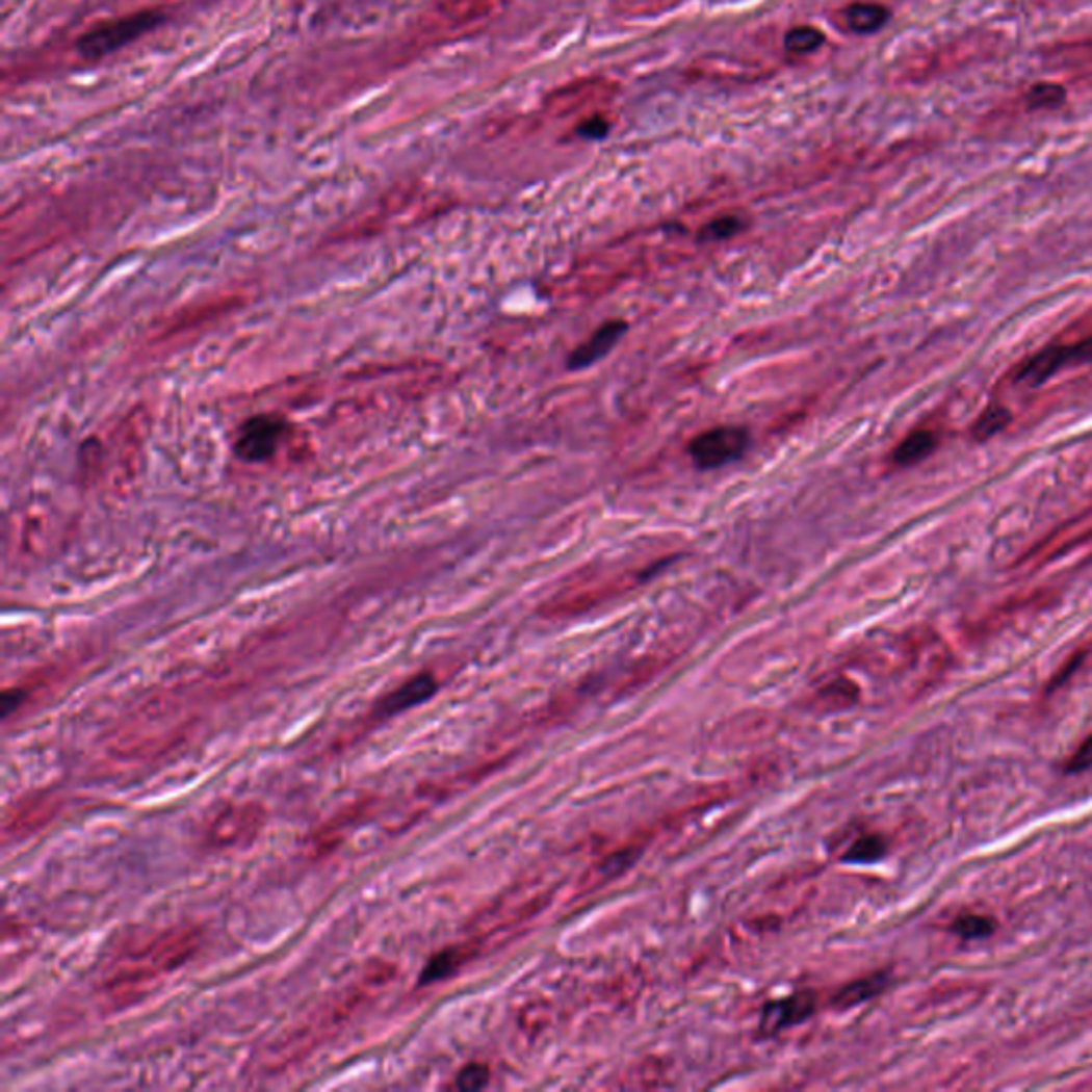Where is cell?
<instances>
[{"label":"cell","instance_id":"cell-6","mask_svg":"<svg viewBox=\"0 0 1092 1092\" xmlns=\"http://www.w3.org/2000/svg\"><path fill=\"white\" fill-rule=\"evenodd\" d=\"M288 430L290 423L282 414L261 412L257 416H250L237 430V436L233 440V452L237 459L245 461V464H265V461L274 459Z\"/></svg>","mask_w":1092,"mask_h":1092},{"label":"cell","instance_id":"cell-14","mask_svg":"<svg viewBox=\"0 0 1092 1092\" xmlns=\"http://www.w3.org/2000/svg\"><path fill=\"white\" fill-rule=\"evenodd\" d=\"M627 331V324L623 320H608L600 329L594 331V335L587 342H582L570 357H568V369H584L606 357L615 344L623 338Z\"/></svg>","mask_w":1092,"mask_h":1092},{"label":"cell","instance_id":"cell-20","mask_svg":"<svg viewBox=\"0 0 1092 1092\" xmlns=\"http://www.w3.org/2000/svg\"><path fill=\"white\" fill-rule=\"evenodd\" d=\"M886 984H888L886 973H875V976L856 980L848 984L846 988L838 990V994L832 998V1005L838 1007V1010H852V1007L877 996L881 990L886 988Z\"/></svg>","mask_w":1092,"mask_h":1092},{"label":"cell","instance_id":"cell-15","mask_svg":"<svg viewBox=\"0 0 1092 1092\" xmlns=\"http://www.w3.org/2000/svg\"><path fill=\"white\" fill-rule=\"evenodd\" d=\"M476 956H478V952L468 941H461V943H454V945H448V947L440 950L425 964V969L421 971V978H418V986H421V988L423 986H432V984H438V982H444V980L457 976V971L464 969L466 964L470 960H474Z\"/></svg>","mask_w":1092,"mask_h":1092},{"label":"cell","instance_id":"cell-17","mask_svg":"<svg viewBox=\"0 0 1092 1092\" xmlns=\"http://www.w3.org/2000/svg\"><path fill=\"white\" fill-rule=\"evenodd\" d=\"M641 856V848H625V850H619L615 854H610L608 858L600 860L590 873H587L580 881V892L587 894V892H594L606 884H610L613 879H617L619 875H623L629 866H632Z\"/></svg>","mask_w":1092,"mask_h":1092},{"label":"cell","instance_id":"cell-18","mask_svg":"<svg viewBox=\"0 0 1092 1092\" xmlns=\"http://www.w3.org/2000/svg\"><path fill=\"white\" fill-rule=\"evenodd\" d=\"M937 444H939V438L933 430H927V427L913 430L892 450V464L896 468H913L921 464L924 459H929L935 452Z\"/></svg>","mask_w":1092,"mask_h":1092},{"label":"cell","instance_id":"cell-9","mask_svg":"<svg viewBox=\"0 0 1092 1092\" xmlns=\"http://www.w3.org/2000/svg\"><path fill=\"white\" fill-rule=\"evenodd\" d=\"M60 809V801L54 794H30L20 798L5 815V838H26L28 834L48 826Z\"/></svg>","mask_w":1092,"mask_h":1092},{"label":"cell","instance_id":"cell-13","mask_svg":"<svg viewBox=\"0 0 1092 1092\" xmlns=\"http://www.w3.org/2000/svg\"><path fill=\"white\" fill-rule=\"evenodd\" d=\"M815 1012V996L811 992H798L783 1000L771 1003L762 1016V1033L775 1035L787 1026L807 1020Z\"/></svg>","mask_w":1092,"mask_h":1092},{"label":"cell","instance_id":"cell-3","mask_svg":"<svg viewBox=\"0 0 1092 1092\" xmlns=\"http://www.w3.org/2000/svg\"><path fill=\"white\" fill-rule=\"evenodd\" d=\"M1086 363H1092V331L1082 338L1047 344L1029 355L1012 369L1010 383L1018 389H1037L1057 373Z\"/></svg>","mask_w":1092,"mask_h":1092},{"label":"cell","instance_id":"cell-10","mask_svg":"<svg viewBox=\"0 0 1092 1092\" xmlns=\"http://www.w3.org/2000/svg\"><path fill=\"white\" fill-rule=\"evenodd\" d=\"M438 692V681L432 672H418V675L410 677L406 683L395 687L393 692L385 694L375 706L369 710L367 720L369 722H385L391 720L399 712H406L418 704L427 702Z\"/></svg>","mask_w":1092,"mask_h":1092},{"label":"cell","instance_id":"cell-2","mask_svg":"<svg viewBox=\"0 0 1092 1092\" xmlns=\"http://www.w3.org/2000/svg\"><path fill=\"white\" fill-rule=\"evenodd\" d=\"M201 939V929L192 924H178L156 933L111 964L101 984L103 994L120 1010L141 1000L160 980L184 967L199 952Z\"/></svg>","mask_w":1092,"mask_h":1092},{"label":"cell","instance_id":"cell-24","mask_svg":"<svg viewBox=\"0 0 1092 1092\" xmlns=\"http://www.w3.org/2000/svg\"><path fill=\"white\" fill-rule=\"evenodd\" d=\"M743 229H745V220L740 216L726 214V216L712 218L710 223H706L700 229L698 239L700 241H724V239L736 237L738 233H743Z\"/></svg>","mask_w":1092,"mask_h":1092},{"label":"cell","instance_id":"cell-26","mask_svg":"<svg viewBox=\"0 0 1092 1092\" xmlns=\"http://www.w3.org/2000/svg\"><path fill=\"white\" fill-rule=\"evenodd\" d=\"M1026 101L1031 109H1057L1065 103V90L1059 83H1035Z\"/></svg>","mask_w":1092,"mask_h":1092},{"label":"cell","instance_id":"cell-5","mask_svg":"<svg viewBox=\"0 0 1092 1092\" xmlns=\"http://www.w3.org/2000/svg\"><path fill=\"white\" fill-rule=\"evenodd\" d=\"M267 826V809L257 801L227 803L205 828V846L209 850H243L261 836Z\"/></svg>","mask_w":1092,"mask_h":1092},{"label":"cell","instance_id":"cell-28","mask_svg":"<svg viewBox=\"0 0 1092 1092\" xmlns=\"http://www.w3.org/2000/svg\"><path fill=\"white\" fill-rule=\"evenodd\" d=\"M608 131H610V122H608V118H604L600 113H594L590 120L580 122L578 129H576L578 137H582V139H604L608 135Z\"/></svg>","mask_w":1092,"mask_h":1092},{"label":"cell","instance_id":"cell-16","mask_svg":"<svg viewBox=\"0 0 1092 1092\" xmlns=\"http://www.w3.org/2000/svg\"><path fill=\"white\" fill-rule=\"evenodd\" d=\"M890 11L879 3H852L834 14V22L854 34H873L884 28Z\"/></svg>","mask_w":1092,"mask_h":1092},{"label":"cell","instance_id":"cell-12","mask_svg":"<svg viewBox=\"0 0 1092 1092\" xmlns=\"http://www.w3.org/2000/svg\"><path fill=\"white\" fill-rule=\"evenodd\" d=\"M690 75L696 79H710V81L753 83V81L764 79L769 71L762 62L747 60V58L702 56L690 67Z\"/></svg>","mask_w":1092,"mask_h":1092},{"label":"cell","instance_id":"cell-29","mask_svg":"<svg viewBox=\"0 0 1092 1092\" xmlns=\"http://www.w3.org/2000/svg\"><path fill=\"white\" fill-rule=\"evenodd\" d=\"M1092 766V736L1086 738L1077 751L1071 755L1069 762H1067V771L1069 773H1080V771H1086Z\"/></svg>","mask_w":1092,"mask_h":1092},{"label":"cell","instance_id":"cell-1","mask_svg":"<svg viewBox=\"0 0 1092 1092\" xmlns=\"http://www.w3.org/2000/svg\"><path fill=\"white\" fill-rule=\"evenodd\" d=\"M395 976V964L387 960L365 962L342 988L329 992L312 1012L271 1039L261 1052V1065L267 1071H280L304 1061L316 1047L338 1035L363 1007L373 1003Z\"/></svg>","mask_w":1092,"mask_h":1092},{"label":"cell","instance_id":"cell-11","mask_svg":"<svg viewBox=\"0 0 1092 1092\" xmlns=\"http://www.w3.org/2000/svg\"><path fill=\"white\" fill-rule=\"evenodd\" d=\"M506 0H440L436 5V24L444 30H466L495 18Z\"/></svg>","mask_w":1092,"mask_h":1092},{"label":"cell","instance_id":"cell-8","mask_svg":"<svg viewBox=\"0 0 1092 1092\" xmlns=\"http://www.w3.org/2000/svg\"><path fill=\"white\" fill-rule=\"evenodd\" d=\"M749 446V432L736 425H720L702 432L690 442V454L700 470H718L740 459Z\"/></svg>","mask_w":1092,"mask_h":1092},{"label":"cell","instance_id":"cell-19","mask_svg":"<svg viewBox=\"0 0 1092 1092\" xmlns=\"http://www.w3.org/2000/svg\"><path fill=\"white\" fill-rule=\"evenodd\" d=\"M860 698V690L858 685L848 679V677H836L832 681H828L813 698V704L817 710L822 712H832V710H843V708H852Z\"/></svg>","mask_w":1092,"mask_h":1092},{"label":"cell","instance_id":"cell-23","mask_svg":"<svg viewBox=\"0 0 1092 1092\" xmlns=\"http://www.w3.org/2000/svg\"><path fill=\"white\" fill-rule=\"evenodd\" d=\"M884 854H886L884 838H881L879 834H860L854 838L843 858L850 862H873Z\"/></svg>","mask_w":1092,"mask_h":1092},{"label":"cell","instance_id":"cell-21","mask_svg":"<svg viewBox=\"0 0 1092 1092\" xmlns=\"http://www.w3.org/2000/svg\"><path fill=\"white\" fill-rule=\"evenodd\" d=\"M1012 421V412L1007 410L1003 404H988L980 416L976 418V423L971 425V438L976 442H986L990 438H994L996 434H1000L1007 425H1010Z\"/></svg>","mask_w":1092,"mask_h":1092},{"label":"cell","instance_id":"cell-25","mask_svg":"<svg viewBox=\"0 0 1092 1092\" xmlns=\"http://www.w3.org/2000/svg\"><path fill=\"white\" fill-rule=\"evenodd\" d=\"M952 931L962 939H984L994 933V919L978 913H964L954 919Z\"/></svg>","mask_w":1092,"mask_h":1092},{"label":"cell","instance_id":"cell-22","mask_svg":"<svg viewBox=\"0 0 1092 1092\" xmlns=\"http://www.w3.org/2000/svg\"><path fill=\"white\" fill-rule=\"evenodd\" d=\"M826 44V36L815 26H794L783 36V48L791 56H809L815 54Z\"/></svg>","mask_w":1092,"mask_h":1092},{"label":"cell","instance_id":"cell-4","mask_svg":"<svg viewBox=\"0 0 1092 1092\" xmlns=\"http://www.w3.org/2000/svg\"><path fill=\"white\" fill-rule=\"evenodd\" d=\"M166 20L160 9H141L115 20H107L83 32L77 41V52L86 60H103L133 41L156 30Z\"/></svg>","mask_w":1092,"mask_h":1092},{"label":"cell","instance_id":"cell-7","mask_svg":"<svg viewBox=\"0 0 1092 1092\" xmlns=\"http://www.w3.org/2000/svg\"><path fill=\"white\" fill-rule=\"evenodd\" d=\"M617 95H619V86L613 79H606L600 75L578 77L546 95L544 111L553 118H566L582 109L606 105Z\"/></svg>","mask_w":1092,"mask_h":1092},{"label":"cell","instance_id":"cell-27","mask_svg":"<svg viewBox=\"0 0 1092 1092\" xmlns=\"http://www.w3.org/2000/svg\"><path fill=\"white\" fill-rule=\"evenodd\" d=\"M489 1084V1069L480 1063H470L454 1077L457 1090H480Z\"/></svg>","mask_w":1092,"mask_h":1092}]
</instances>
